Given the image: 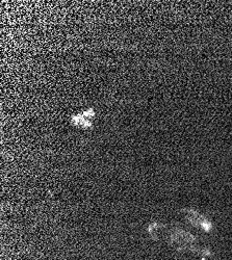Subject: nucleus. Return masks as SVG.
Returning <instances> with one entry per match:
<instances>
[{
	"instance_id": "obj_1",
	"label": "nucleus",
	"mask_w": 232,
	"mask_h": 260,
	"mask_svg": "<svg viewBox=\"0 0 232 260\" xmlns=\"http://www.w3.org/2000/svg\"><path fill=\"white\" fill-rule=\"evenodd\" d=\"M148 231L153 238H158L160 235H165L167 242L179 251H188L197 254L209 255V251L200 247L198 240L193 234L178 227H171L170 229H167V226L154 223L149 226Z\"/></svg>"
},
{
	"instance_id": "obj_2",
	"label": "nucleus",
	"mask_w": 232,
	"mask_h": 260,
	"mask_svg": "<svg viewBox=\"0 0 232 260\" xmlns=\"http://www.w3.org/2000/svg\"><path fill=\"white\" fill-rule=\"evenodd\" d=\"M184 213H185V219L193 226L199 227L204 231H209L212 229V223H210L206 218H204L203 215L198 213L197 211L187 209V210H184Z\"/></svg>"
},
{
	"instance_id": "obj_3",
	"label": "nucleus",
	"mask_w": 232,
	"mask_h": 260,
	"mask_svg": "<svg viewBox=\"0 0 232 260\" xmlns=\"http://www.w3.org/2000/svg\"><path fill=\"white\" fill-rule=\"evenodd\" d=\"M94 115H95V113H94L93 110L86 111V112H83L82 114L74 116L72 118V123L76 126H80V127H83V128H89V127L92 126L91 120L94 117Z\"/></svg>"
}]
</instances>
